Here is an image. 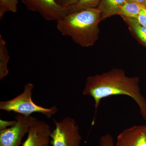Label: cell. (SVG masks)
I'll list each match as a JSON object with an SVG mask.
<instances>
[{
    "label": "cell",
    "mask_w": 146,
    "mask_h": 146,
    "mask_svg": "<svg viewBox=\"0 0 146 146\" xmlns=\"http://www.w3.org/2000/svg\"><path fill=\"white\" fill-rule=\"evenodd\" d=\"M83 95L94 99L96 110L105 98L117 95L127 96L136 102L142 117L146 119V100L141 94L138 79L127 76L122 70L114 69L87 78Z\"/></svg>",
    "instance_id": "obj_1"
},
{
    "label": "cell",
    "mask_w": 146,
    "mask_h": 146,
    "mask_svg": "<svg viewBox=\"0 0 146 146\" xmlns=\"http://www.w3.org/2000/svg\"><path fill=\"white\" fill-rule=\"evenodd\" d=\"M101 13L98 8L89 9L67 14L56 22V27L63 35L70 36L84 46L92 44Z\"/></svg>",
    "instance_id": "obj_2"
},
{
    "label": "cell",
    "mask_w": 146,
    "mask_h": 146,
    "mask_svg": "<svg viewBox=\"0 0 146 146\" xmlns=\"http://www.w3.org/2000/svg\"><path fill=\"white\" fill-rule=\"evenodd\" d=\"M33 87L32 84L27 83L22 94L12 99L0 102V109L25 116H31L33 113L38 112L50 118L57 112V108L53 106L50 108H46L35 103L32 99Z\"/></svg>",
    "instance_id": "obj_3"
},
{
    "label": "cell",
    "mask_w": 146,
    "mask_h": 146,
    "mask_svg": "<svg viewBox=\"0 0 146 146\" xmlns=\"http://www.w3.org/2000/svg\"><path fill=\"white\" fill-rule=\"evenodd\" d=\"M55 128L50 134L52 146H79L82 140L76 121L66 117L60 122L53 119Z\"/></svg>",
    "instance_id": "obj_4"
},
{
    "label": "cell",
    "mask_w": 146,
    "mask_h": 146,
    "mask_svg": "<svg viewBox=\"0 0 146 146\" xmlns=\"http://www.w3.org/2000/svg\"><path fill=\"white\" fill-rule=\"evenodd\" d=\"M15 125L0 130V146H20L24 136L37 119L18 114Z\"/></svg>",
    "instance_id": "obj_5"
},
{
    "label": "cell",
    "mask_w": 146,
    "mask_h": 146,
    "mask_svg": "<svg viewBox=\"0 0 146 146\" xmlns=\"http://www.w3.org/2000/svg\"><path fill=\"white\" fill-rule=\"evenodd\" d=\"M29 10L38 12L47 21H56L67 14L55 0H21Z\"/></svg>",
    "instance_id": "obj_6"
},
{
    "label": "cell",
    "mask_w": 146,
    "mask_h": 146,
    "mask_svg": "<svg viewBox=\"0 0 146 146\" xmlns=\"http://www.w3.org/2000/svg\"><path fill=\"white\" fill-rule=\"evenodd\" d=\"M52 131L46 123L36 119L30 127L27 137L22 146H45L49 145Z\"/></svg>",
    "instance_id": "obj_7"
},
{
    "label": "cell",
    "mask_w": 146,
    "mask_h": 146,
    "mask_svg": "<svg viewBox=\"0 0 146 146\" xmlns=\"http://www.w3.org/2000/svg\"><path fill=\"white\" fill-rule=\"evenodd\" d=\"M115 146H146V125L124 129L118 135Z\"/></svg>",
    "instance_id": "obj_8"
},
{
    "label": "cell",
    "mask_w": 146,
    "mask_h": 146,
    "mask_svg": "<svg viewBox=\"0 0 146 146\" xmlns=\"http://www.w3.org/2000/svg\"><path fill=\"white\" fill-rule=\"evenodd\" d=\"M127 0H101L98 9L101 13V18L108 17L117 14L119 9Z\"/></svg>",
    "instance_id": "obj_9"
},
{
    "label": "cell",
    "mask_w": 146,
    "mask_h": 146,
    "mask_svg": "<svg viewBox=\"0 0 146 146\" xmlns=\"http://www.w3.org/2000/svg\"><path fill=\"white\" fill-rule=\"evenodd\" d=\"M145 7L144 6L138 3L127 1L121 7L117 14L127 18L136 19L141 11Z\"/></svg>",
    "instance_id": "obj_10"
},
{
    "label": "cell",
    "mask_w": 146,
    "mask_h": 146,
    "mask_svg": "<svg viewBox=\"0 0 146 146\" xmlns=\"http://www.w3.org/2000/svg\"><path fill=\"white\" fill-rule=\"evenodd\" d=\"M10 59L6 43L2 35H0V80H1L9 74L7 67Z\"/></svg>",
    "instance_id": "obj_11"
},
{
    "label": "cell",
    "mask_w": 146,
    "mask_h": 146,
    "mask_svg": "<svg viewBox=\"0 0 146 146\" xmlns=\"http://www.w3.org/2000/svg\"><path fill=\"white\" fill-rule=\"evenodd\" d=\"M101 0H79L74 4L65 7L67 14L75 13L89 9L97 8Z\"/></svg>",
    "instance_id": "obj_12"
},
{
    "label": "cell",
    "mask_w": 146,
    "mask_h": 146,
    "mask_svg": "<svg viewBox=\"0 0 146 146\" xmlns=\"http://www.w3.org/2000/svg\"><path fill=\"white\" fill-rule=\"evenodd\" d=\"M18 4V0H0V19L7 12H16Z\"/></svg>",
    "instance_id": "obj_13"
},
{
    "label": "cell",
    "mask_w": 146,
    "mask_h": 146,
    "mask_svg": "<svg viewBox=\"0 0 146 146\" xmlns=\"http://www.w3.org/2000/svg\"><path fill=\"white\" fill-rule=\"evenodd\" d=\"M129 19L131 26L138 37L145 44H146V27L138 23L136 19Z\"/></svg>",
    "instance_id": "obj_14"
},
{
    "label": "cell",
    "mask_w": 146,
    "mask_h": 146,
    "mask_svg": "<svg viewBox=\"0 0 146 146\" xmlns=\"http://www.w3.org/2000/svg\"><path fill=\"white\" fill-rule=\"evenodd\" d=\"M100 146H115L113 137L111 134L108 133L101 137Z\"/></svg>",
    "instance_id": "obj_15"
},
{
    "label": "cell",
    "mask_w": 146,
    "mask_h": 146,
    "mask_svg": "<svg viewBox=\"0 0 146 146\" xmlns=\"http://www.w3.org/2000/svg\"><path fill=\"white\" fill-rule=\"evenodd\" d=\"M138 23L143 27H146V7H145L141 11L136 19Z\"/></svg>",
    "instance_id": "obj_16"
},
{
    "label": "cell",
    "mask_w": 146,
    "mask_h": 146,
    "mask_svg": "<svg viewBox=\"0 0 146 146\" xmlns=\"http://www.w3.org/2000/svg\"><path fill=\"white\" fill-rule=\"evenodd\" d=\"M17 123V121H7L0 119V130L8 128L15 125Z\"/></svg>",
    "instance_id": "obj_17"
},
{
    "label": "cell",
    "mask_w": 146,
    "mask_h": 146,
    "mask_svg": "<svg viewBox=\"0 0 146 146\" xmlns=\"http://www.w3.org/2000/svg\"><path fill=\"white\" fill-rule=\"evenodd\" d=\"M56 3L63 8L74 4L79 0H55Z\"/></svg>",
    "instance_id": "obj_18"
},
{
    "label": "cell",
    "mask_w": 146,
    "mask_h": 146,
    "mask_svg": "<svg viewBox=\"0 0 146 146\" xmlns=\"http://www.w3.org/2000/svg\"><path fill=\"white\" fill-rule=\"evenodd\" d=\"M127 1H130L138 3L140 4L141 5H143L145 7L146 0H127Z\"/></svg>",
    "instance_id": "obj_19"
},
{
    "label": "cell",
    "mask_w": 146,
    "mask_h": 146,
    "mask_svg": "<svg viewBox=\"0 0 146 146\" xmlns=\"http://www.w3.org/2000/svg\"><path fill=\"white\" fill-rule=\"evenodd\" d=\"M145 7H146V3H145Z\"/></svg>",
    "instance_id": "obj_20"
},
{
    "label": "cell",
    "mask_w": 146,
    "mask_h": 146,
    "mask_svg": "<svg viewBox=\"0 0 146 146\" xmlns=\"http://www.w3.org/2000/svg\"><path fill=\"white\" fill-rule=\"evenodd\" d=\"M45 146H49V145H46Z\"/></svg>",
    "instance_id": "obj_21"
}]
</instances>
